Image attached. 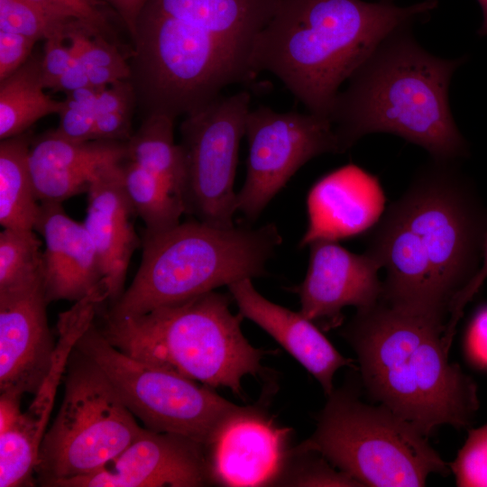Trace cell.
<instances>
[{"label": "cell", "instance_id": "4fadbf2b", "mask_svg": "<svg viewBox=\"0 0 487 487\" xmlns=\"http://www.w3.org/2000/svg\"><path fill=\"white\" fill-rule=\"evenodd\" d=\"M210 482L206 447L191 438L143 427L97 471L56 487H199Z\"/></svg>", "mask_w": 487, "mask_h": 487}, {"label": "cell", "instance_id": "2e32d148", "mask_svg": "<svg viewBox=\"0 0 487 487\" xmlns=\"http://www.w3.org/2000/svg\"><path fill=\"white\" fill-rule=\"evenodd\" d=\"M42 280L0 292V393L38 391L53 359Z\"/></svg>", "mask_w": 487, "mask_h": 487}, {"label": "cell", "instance_id": "52a82bcc", "mask_svg": "<svg viewBox=\"0 0 487 487\" xmlns=\"http://www.w3.org/2000/svg\"><path fill=\"white\" fill-rule=\"evenodd\" d=\"M281 243L271 223L222 227L194 218L161 233H143L139 269L105 314L115 318L141 315L243 279L262 277Z\"/></svg>", "mask_w": 487, "mask_h": 487}, {"label": "cell", "instance_id": "30bf717a", "mask_svg": "<svg viewBox=\"0 0 487 487\" xmlns=\"http://www.w3.org/2000/svg\"><path fill=\"white\" fill-rule=\"evenodd\" d=\"M75 348L104 372L125 406L151 430L206 446L242 407L207 385L122 353L104 336L96 319Z\"/></svg>", "mask_w": 487, "mask_h": 487}, {"label": "cell", "instance_id": "d590c367", "mask_svg": "<svg viewBox=\"0 0 487 487\" xmlns=\"http://www.w3.org/2000/svg\"><path fill=\"white\" fill-rule=\"evenodd\" d=\"M487 279V234L485 236L482 263L478 272L476 273L473 280L467 286V288L461 293V295L456 299L446 325L447 330L450 333L455 332V327L458 324V321L463 316L464 309L468 302L474 297L478 292L482 285Z\"/></svg>", "mask_w": 487, "mask_h": 487}, {"label": "cell", "instance_id": "6da1fadb", "mask_svg": "<svg viewBox=\"0 0 487 487\" xmlns=\"http://www.w3.org/2000/svg\"><path fill=\"white\" fill-rule=\"evenodd\" d=\"M455 162L420 169L369 230L365 250L386 272L380 300L445 329L487 234V210Z\"/></svg>", "mask_w": 487, "mask_h": 487}, {"label": "cell", "instance_id": "f35d334b", "mask_svg": "<svg viewBox=\"0 0 487 487\" xmlns=\"http://www.w3.org/2000/svg\"><path fill=\"white\" fill-rule=\"evenodd\" d=\"M482 11V23L479 30L481 35H487V0H478Z\"/></svg>", "mask_w": 487, "mask_h": 487}, {"label": "cell", "instance_id": "484cf974", "mask_svg": "<svg viewBox=\"0 0 487 487\" xmlns=\"http://www.w3.org/2000/svg\"><path fill=\"white\" fill-rule=\"evenodd\" d=\"M122 172L126 195L145 225L143 233H161L180 223L182 202L161 179L127 159Z\"/></svg>", "mask_w": 487, "mask_h": 487}, {"label": "cell", "instance_id": "74e56055", "mask_svg": "<svg viewBox=\"0 0 487 487\" xmlns=\"http://www.w3.org/2000/svg\"><path fill=\"white\" fill-rule=\"evenodd\" d=\"M89 87L92 86L89 82L86 67L79 60H73V63L61 76L52 91L67 94Z\"/></svg>", "mask_w": 487, "mask_h": 487}, {"label": "cell", "instance_id": "7a4b0ae2", "mask_svg": "<svg viewBox=\"0 0 487 487\" xmlns=\"http://www.w3.org/2000/svg\"><path fill=\"white\" fill-rule=\"evenodd\" d=\"M436 5L279 0L255 39L253 69L275 76L308 112L329 118L341 85L388 36Z\"/></svg>", "mask_w": 487, "mask_h": 487}, {"label": "cell", "instance_id": "7402d4cb", "mask_svg": "<svg viewBox=\"0 0 487 487\" xmlns=\"http://www.w3.org/2000/svg\"><path fill=\"white\" fill-rule=\"evenodd\" d=\"M127 142H77L53 131L31 142L29 164L40 202L62 203L87 193L106 165L127 158Z\"/></svg>", "mask_w": 487, "mask_h": 487}, {"label": "cell", "instance_id": "836d02e7", "mask_svg": "<svg viewBox=\"0 0 487 487\" xmlns=\"http://www.w3.org/2000/svg\"><path fill=\"white\" fill-rule=\"evenodd\" d=\"M65 41L61 38H51L44 42L41 55V81L44 88L52 90L73 63V56Z\"/></svg>", "mask_w": 487, "mask_h": 487}, {"label": "cell", "instance_id": "d4e9b609", "mask_svg": "<svg viewBox=\"0 0 487 487\" xmlns=\"http://www.w3.org/2000/svg\"><path fill=\"white\" fill-rule=\"evenodd\" d=\"M174 121L165 115L144 116L126 142V159L161 179L181 200L183 166L174 139Z\"/></svg>", "mask_w": 487, "mask_h": 487}, {"label": "cell", "instance_id": "7c38bea8", "mask_svg": "<svg viewBox=\"0 0 487 487\" xmlns=\"http://www.w3.org/2000/svg\"><path fill=\"white\" fill-rule=\"evenodd\" d=\"M246 177L237 192V212L255 221L271 200L308 161L326 153H342L328 117L310 112L250 109Z\"/></svg>", "mask_w": 487, "mask_h": 487}, {"label": "cell", "instance_id": "9c48e42d", "mask_svg": "<svg viewBox=\"0 0 487 487\" xmlns=\"http://www.w3.org/2000/svg\"><path fill=\"white\" fill-rule=\"evenodd\" d=\"M64 382L61 406L42 438L35 468L42 486L97 471L143 428L104 372L76 348Z\"/></svg>", "mask_w": 487, "mask_h": 487}, {"label": "cell", "instance_id": "8d00e7d4", "mask_svg": "<svg viewBox=\"0 0 487 487\" xmlns=\"http://www.w3.org/2000/svg\"><path fill=\"white\" fill-rule=\"evenodd\" d=\"M117 14L133 38L138 18L148 0H103Z\"/></svg>", "mask_w": 487, "mask_h": 487}, {"label": "cell", "instance_id": "83f0119b", "mask_svg": "<svg viewBox=\"0 0 487 487\" xmlns=\"http://www.w3.org/2000/svg\"><path fill=\"white\" fill-rule=\"evenodd\" d=\"M79 28L89 30L80 22L55 15L30 0H0V31L36 41L51 38L67 41L69 34Z\"/></svg>", "mask_w": 487, "mask_h": 487}, {"label": "cell", "instance_id": "8fae6325", "mask_svg": "<svg viewBox=\"0 0 487 487\" xmlns=\"http://www.w3.org/2000/svg\"><path fill=\"white\" fill-rule=\"evenodd\" d=\"M250 103L246 91L221 95L185 115L180 124L181 200L185 214L195 219L222 227L235 225L234 184Z\"/></svg>", "mask_w": 487, "mask_h": 487}, {"label": "cell", "instance_id": "1f68e13d", "mask_svg": "<svg viewBox=\"0 0 487 487\" xmlns=\"http://www.w3.org/2000/svg\"><path fill=\"white\" fill-rule=\"evenodd\" d=\"M62 18L78 21L97 36L115 43L110 19L113 9L103 0H30ZM117 15V14H116ZM116 44V43H115Z\"/></svg>", "mask_w": 487, "mask_h": 487}, {"label": "cell", "instance_id": "5b68a950", "mask_svg": "<svg viewBox=\"0 0 487 487\" xmlns=\"http://www.w3.org/2000/svg\"><path fill=\"white\" fill-rule=\"evenodd\" d=\"M265 23L162 14L143 8L136 23L130 80L144 116L176 119L257 74L255 39Z\"/></svg>", "mask_w": 487, "mask_h": 487}, {"label": "cell", "instance_id": "44dd1931", "mask_svg": "<svg viewBox=\"0 0 487 487\" xmlns=\"http://www.w3.org/2000/svg\"><path fill=\"white\" fill-rule=\"evenodd\" d=\"M123 162L106 165L97 172L87 192L83 222L96 250L111 303L124 290L129 262L140 244L132 221L136 214L124 187Z\"/></svg>", "mask_w": 487, "mask_h": 487}, {"label": "cell", "instance_id": "f546056e", "mask_svg": "<svg viewBox=\"0 0 487 487\" xmlns=\"http://www.w3.org/2000/svg\"><path fill=\"white\" fill-rule=\"evenodd\" d=\"M100 88L89 87L67 93L53 132L72 141H94V106Z\"/></svg>", "mask_w": 487, "mask_h": 487}, {"label": "cell", "instance_id": "d6986e66", "mask_svg": "<svg viewBox=\"0 0 487 487\" xmlns=\"http://www.w3.org/2000/svg\"><path fill=\"white\" fill-rule=\"evenodd\" d=\"M241 315L263 329L318 381L326 396L334 391L335 373L342 367L355 368L342 355L316 324L263 297L252 279L227 286Z\"/></svg>", "mask_w": 487, "mask_h": 487}, {"label": "cell", "instance_id": "ac0fdd59", "mask_svg": "<svg viewBox=\"0 0 487 487\" xmlns=\"http://www.w3.org/2000/svg\"><path fill=\"white\" fill-rule=\"evenodd\" d=\"M378 179L354 164L318 179L307 198L308 226L299 247L317 240L338 241L369 231L383 212Z\"/></svg>", "mask_w": 487, "mask_h": 487}, {"label": "cell", "instance_id": "f1b7e54d", "mask_svg": "<svg viewBox=\"0 0 487 487\" xmlns=\"http://www.w3.org/2000/svg\"><path fill=\"white\" fill-rule=\"evenodd\" d=\"M276 485L362 487L356 480L335 467L320 454L293 448Z\"/></svg>", "mask_w": 487, "mask_h": 487}, {"label": "cell", "instance_id": "ba28073f", "mask_svg": "<svg viewBox=\"0 0 487 487\" xmlns=\"http://www.w3.org/2000/svg\"><path fill=\"white\" fill-rule=\"evenodd\" d=\"M314 433L296 451H313L362 487H420L449 463L412 424L384 405L366 404L345 385L326 396Z\"/></svg>", "mask_w": 487, "mask_h": 487}, {"label": "cell", "instance_id": "e0dca14e", "mask_svg": "<svg viewBox=\"0 0 487 487\" xmlns=\"http://www.w3.org/2000/svg\"><path fill=\"white\" fill-rule=\"evenodd\" d=\"M104 283L60 314L52 363L43 382L26 409L5 427L0 428V460L9 470L31 473L36 467L42 438L52 411L56 393L77 342L95 321L100 306L108 299Z\"/></svg>", "mask_w": 487, "mask_h": 487}, {"label": "cell", "instance_id": "d6a6232c", "mask_svg": "<svg viewBox=\"0 0 487 487\" xmlns=\"http://www.w3.org/2000/svg\"><path fill=\"white\" fill-rule=\"evenodd\" d=\"M37 41L19 33L0 31V81L30 59Z\"/></svg>", "mask_w": 487, "mask_h": 487}, {"label": "cell", "instance_id": "4316f807", "mask_svg": "<svg viewBox=\"0 0 487 487\" xmlns=\"http://www.w3.org/2000/svg\"><path fill=\"white\" fill-rule=\"evenodd\" d=\"M42 241L33 229L0 233V292L42 280Z\"/></svg>", "mask_w": 487, "mask_h": 487}, {"label": "cell", "instance_id": "4dcf8cb0", "mask_svg": "<svg viewBox=\"0 0 487 487\" xmlns=\"http://www.w3.org/2000/svg\"><path fill=\"white\" fill-rule=\"evenodd\" d=\"M459 487H487V423L468 430L467 438L449 463Z\"/></svg>", "mask_w": 487, "mask_h": 487}, {"label": "cell", "instance_id": "3957f363", "mask_svg": "<svg viewBox=\"0 0 487 487\" xmlns=\"http://www.w3.org/2000/svg\"><path fill=\"white\" fill-rule=\"evenodd\" d=\"M446 329L379 300L357 309L340 334L352 346L372 400L427 437L438 427H472L478 387L450 363Z\"/></svg>", "mask_w": 487, "mask_h": 487}, {"label": "cell", "instance_id": "9a60e30c", "mask_svg": "<svg viewBox=\"0 0 487 487\" xmlns=\"http://www.w3.org/2000/svg\"><path fill=\"white\" fill-rule=\"evenodd\" d=\"M308 247V271L295 289L304 317L328 329L340 325L344 308L363 309L380 300L381 268L367 253H354L329 240H317Z\"/></svg>", "mask_w": 487, "mask_h": 487}, {"label": "cell", "instance_id": "e575fe53", "mask_svg": "<svg viewBox=\"0 0 487 487\" xmlns=\"http://www.w3.org/2000/svg\"><path fill=\"white\" fill-rule=\"evenodd\" d=\"M467 350L475 363L487 367V307L477 312L470 325Z\"/></svg>", "mask_w": 487, "mask_h": 487}, {"label": "cell", "instance_id": "cb8c5ba5", "mask_svg": "<svg viewBox=\"0 0 487 487\" xmlns=\"http://www.w3.org/2000/svg\"><path fill=\"white\" fill-rule=\"evenodd\" d=\"M31 142L24 133L0 142V225L35 229L40 211L29 164Z\"/></svg>", "mask_w": 487, "mask_h": 487}, {"label": "cell", "instance_id": "ffe728a7", "mask_svg": "<svg viewBox=\"0 0 487 487\" xmlns=\"http://www.w3.org/2000/svg\"><path fill=\"white\" fill-rule=\"evenodd\" d=\"M43 239L42 284L48 303L78 301L103 280L99 258L83 224L61 203L40 202L35 229Z\"/></svg>", "mask_w": 487, "mask_h": 487}, {"label": "cell", "instance_id": "5bb4252c", "mask_svg": "<svg viewBox=\"0 0 487 487\" xmlns=\"http://www.w3.org/2000/svg\"><path fill=\"white\" fill-rule=\"evenodd\" d=\"M290 435L262 407L242 406L205 446L210 482L276 485L290 454Z\"/></svg>", "mask_w": 487, "mask_h": 487}, {"label": "cell", "instance_id": "603a6c76", "mask_svg": "<svg viewBox=\"0 0 487 487\" xmlns=\"http://www.w3.org/2000/svg\"><path fill=\"white\" fill-rule=\"evenodd\" d=\"M41 56L32 54L15 72L0 81V139L23 134L41 118L60 112L63 100L44 93Z\"/></svg>", "mask_w": 487, "mask_h": 487}, {"label": "cell", "instance_id": "277c9868", "mask_svg": "<svg viewBox=\"0 0 487 487\" xmlns=\"http://www.w3.org/2000/svg\"><path fill=\"white\" fill-rule=\"evenodd\" d=\"M409 27L388 36L337 94L329 119L342 153L366 134L388 133L422 147L433 160L456 161L468 154L448 102L451 78L464 60L430 54Z\"/></svg>", "mask_w": 487, "mask_h": 487}, {"label": "cell", "instance_id": "8992f818", "mask_svg": "<svg viewBox=\"0 0 487 487\" xmlns=\"http://www.w3.org/2000/svg\"><path fill=\"white\" fill-rule=\"evenodd\" d=\"M232 300L213 290L141 315L104 314L98 327L130 357L244 399V378L264 374L262 360L268 352L244 336V317L232 312Z\"/></svg>", "mask_w": 487, "mask_h": 487}]
</instances>
